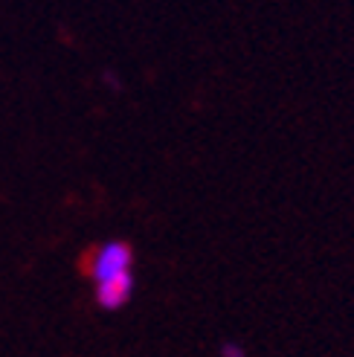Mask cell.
<instances>
[{
	"instance_id": "3957f363",
	"label": "cell",
	"mask_w": 354,
	"mask_h": 357,
	"mask_svg": "<svg viewBox=\"0 0 354 357\" xmlns=\"http://www.w3.org/2000/svg\"><path fill=\"white\" fill-rule=\"evenodd\" d=\"M221 357H247V351L238 343H224L221 346Z\"/></svg>"
},
{
	"instance_id": "7a4b0ae2",
	"label": "cell",
	"mask_w": 354,
	"mask_h": 357,
	"mask_svg": "<svg viewBox=\"0 0 354 357\" xmlns=\"http://www.w3.org/2000/svg\"><path fill=\"white\" fill-rule=\"evenodd\" d=\"M134 273H125V276H116V279H108V282H99L93 284V299L102 311H119L125 308L131 296H134Z\"/></svg>"
},
{
	"instance_id": "6da1fadb",
	"label": "cell",
	"mask_w": 354,
	"mask_h": 357,
	"mask_svg": "<svg viewBox=\"0 0 354 357\" xmlns=\"http://www.w3.org/2000/svg\"><path fill=\"white\" fill-rule=\"evenodd\" d=\"M125 273H134V247L128 241H119V238L105 241L91 253L87 276L93 279V284L125 276Z\"/></svg>"
}]
</instances>
